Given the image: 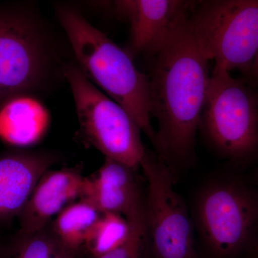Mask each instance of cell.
Returning a JSON list of instances; mask_svg holds the SVG:
<instances>
[{
  "instance_id": "cell-1",
  "label": "cell",
  "mask_w": 258,
  "mask_h": 258,
  "mask_svg": "<svg viewBox=\"0 0 258 258\" xmlns=\"http://www.w3.org/2000/svg\"><path fill=\"white\" fill-rule=\"evenodd\" d=\"M188 16L153 57L148 76L149 111L158 123L153 146L173 174L192 160L210 79V61L193 39Z\"/></svg>"
},
{
  "instance_id": "cell-2",
  "label": "cell",
  "mask_w": 258,
  "mask_h": 258,
  "mask_svg": "<svg viewBox=\"0 0 258 258\" xmlns=\"http://www.w3.org/2000/svg\"><path fill=\"white\" fill-rule=\"evenodd\" d=\"M55 10L83 74L132 115L153 145L156 132L149 111L148 76L137 69L126 51L79 10L64 5H57Z\"/></svg>"
},
{
  "instance_id": "cell-3",
  "label": "cell",
  "mask_w": 258,
  "mask_h": 258,
  "mask_svg": "<svg viewBox=\"0 0 258 258\" xmlns=\"http://www.w3.org/2000/svg\"><path fill=\"white\" fill-rule=\"evenodd\" d=\"M187 21L198 48L209 61L249 78L258 50V0L195 2Z\"/></svg>"
},
{
  "instance_id": "cell-4",
  "label": "cell",
  "mask_w": 258,
  "mask_h": 258,
  "mask_svg": "<svg viewBox=\"0 0 258 258\" xmlns=\"http://www.w3.org/2000/svg\"><path fill=\"white\" fill-rule=\"evenodd\" d=\"M64 77L72 91L83 139L106 158L137 170L147 152L138 123L91 83L77 64H68Z\"/></svg>"
},
{
  "instance_id": "cell-5",
  "label": "cell",
  "mask_w": 258,
  "mask_h": 258,
  "mask_svg": "<svg viewBox=\"0 0 258 258\" xmlns=\"http://www.w3.org/2000/svg\"><path fill=\"white\" fill-rule=\"evenodd\" d=\"M200 128L212 147L233 160L258 148V95L244 80L215 66L210 75Z\"/></svg>"
},
{
  "instance_id": "cell-6",
  "label": "cell",
  "mask_w": 258,
  "mask_h": 258,
  "mask_svg": "<svg viewBox=\"0 0 258 258\" xmlns=\"http://www.w3.org/2000/svg\"><path fill=\"white\" fill-rule=\"evenodd\" d=\"M200 237L213 258H235L247 247L258 225V200L235 182L207 184L195 204Z\"/></svg>"
},
{
  "instance_id": "cell-7",
  "label": "cell",
  "mask_w": 258,
  "mask_h": 258,
  "mask_svg": "<svg viewBox=\"0 0 258 258\" xmlns=\"http://www.w3.org/2000/svg\"><path fill=\"white\" fill-rule=\"evenodd\" d=\"M49 46L31 15L0 10V106L44 86L52 60Z\"/></svg>"
},
{
  "instance_id": "cell-8",
  "label": "cell",
  "mask_w": 258,
  "mask_h": 258,
  "mask_svg": "<svg viewBox=\"0 0 258 258\" xmlns=\"http://www.w3.org/2000/svg\"><path fill=\"white\" fill-rule=\"evenodd\" d=\"M140 167L147 181L146 221L154 258H198L194 223L184 200L174 187L169 167L147 152Z\"/></svg>"
},
{
  "instance_id": "cell-9",
  "label": "cell",
  "mask_w": 258,
  "mask_h": 258,
  "mask_svg": "<svg viewBox=\"0 0 258 258\" xmlns=\"http://www.w3.org/2000/svg\"><path fill=\"white\" fill-rule=\"evenodd\" d=\"M195 1L182 0H118L115 13L129 23L125 50L132 59L154 57L164 46L173 30L189 15Z\"/></svg>"
},
{
  "instance_id": "cell-10",
  "label": "cell",
  "mask_w": 258,
  "mask_h": 258,
  "mask_svg": "<svg viewBox=\"0 0 258 258\" xmlns=\"http://www.w3.org/2000/svg\"><path fill=\"white\" fill-rule=\"evenodd\" d=\"M84 178L79 167L47 171L19 215L18 234L30 235L47 228L54 217L81 198Z\"/></svg>"
},
{
  "instance_id": "cell-11",
  "label": "cell",
  "mask_w": 258,
  "mask_h": 258,
  "mask_svg": "<svg viewBox=\"0 0 258 258\" xmlns=\"http://www.w3.org/2000/svg\"><path fill=\"white\" fill-rule=\"evenodd\" d=\"M135 169L106 158L96 175L84 178L81 198L94 204L102 212L122 215L127 220L145 213Z\"/></svg>"
},
{
  "instance_id": "cell-12",
  "label": "cell",
  "mask_w": 258,
  "mask_h": 258,
  "mask_svg": "<svg viewBox=\"0 0 258 258\" xmlns=\"http://www.w3.org/2000/svg\"><path fill=\"white\" fill-rule=\"evenodd\" d=\"M55 161V156L45 152L0 154V222L19 217L37 181Z\"/></svg>"
},
{
  "instance_id": "cell-13",
  "label": "cell",
  "mask_w": 258,
  "mask_h": 258,
  "mask_svg": "<svg viewBox=\"0 0 258 258\" xmlns=\"http://www.w3.org/2000/svg\"><path fill=\"white\" fill-rule=\"evenodd\" d=\"M46 108L31 95L14 97L0 107V139L15 147H30L45 136Z\"/></svg>"
},
{
  "instance_id": "cell-14",
  "label": "cell",
  "mask_w": 258,
  "mask_h": 258,
  "mask_svg": "<svg viewBox=\"0 0 258 258\" xmlns=\"http://www.w3.org/2000/svg\"><path fill=\"white\" fill-rule=\"evenodd\" d=\"M103 212L86 199L70 204L54 219L50 228L57 240L77 253L84 247L90 230Z\"/></svg>"
},
{
  "instance_id": "cell-15",
  "label": "cell",
  "mask_w": 258,
  "mask_h": 258,
  "mask_svg": "<svg viewBox=\"0 0 258 258\" xmlns=\"http://www.w3.org/2000/svg\"><path fill=\"white\" fill-rule=\"evenodd\" d=\"M52 233L50 225L30 235L18 234L10 244L0 249V258H76Z\"/></svg>"
},
{
  "instance_id": "cell-16",
  "label": "cell",
  "mask_w": 258,
  "mask_h": 258,
  "mask_svg": "<svg viewBox=\"0 0 258 258\" xmlns=\"http://www.w3.org/2000/svg\"><path fill=\"white\" fill-rule=\"evenodd\" d=\"M131 226L122 215L103 212L85 241L84 247L97 258L113 250L128 239Z\"/></svg>"
},
{
  "instance_id": "cell-17",
  "label": "cell",
  "mask_w": 258,
  "mask_h": 258,
  "mask_svg": "<svg viewBox=\"0 0 258 258\" xmlns=\"http://www.w3.org/2000/svg\"><path fill=\"white\" fill-rule=\"evenodd\" d=\"M128 221L131 226L128 239L116 248L97 258H146L149 248L146 212Z\"/></svg>"
},
{
  "instance_id": "cell-18",
  "label": "cell",
  "mask_w": 258,
  "mask_h": 258,
  "mask_svg": "<svg viewBox=\"0 0 258 258\" xmlns=\"http://www.w3.org/2000/svg\"><path fill=\"white\" fill-rule=\"evenodd\" d=\"M249 78L252 79L253 82L255 83L256 86L258 87V50L255 57H254L252 68H251L250 76H249Z\"/></svg>"
}]
</instances>
